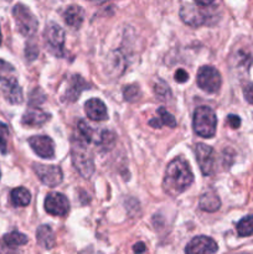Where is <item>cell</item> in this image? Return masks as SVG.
<instances>
[{
    "instance_id": "1",
    "label": "cell",
    "mask_w": 253,
    "mask_h": 254,
    "mask_svg": "<svg viewBox=\"0 0 253 254\" xmlns=\"http://www.w3.org/2000/svg\"><path fill=\"white\" fill-rule=\"evenodd\" d=\"M193 174L184 159L176 158L168 165L163 186L168 195L178 196L192 184Z\"/></svg>"
},
{
    "instance_id": "2",
    "label": "cell",
    "mask_w": 253,
    "mask_h": 254,
    "mask_svg": "<svg viewBox=\"0 0 253 254\" xmlns=\"http://www.w3.org/2000/svg\"><path fill=\"white\" fill-rule=\"evenodd\" d=\"M88 141L83 140L81 136H72L71 139V156L74 168L79 175L84 179H89L94 173L93 154L88 146Z\"/></svg>"
},
{
    "instance_id": "3",
    "label": "cell",
    "mask_w": 253,
    "mask_h": 254,
    "mask_svg": "<svg viewBox=\"0 0 253 254\" xmlns=\"http://www.w3.org/2000/svg\"><path fill=\"white\" fill-rule=\"evenodd\" d=\"M0 93L11 104H20L24 101L14 67L2 60H0Z\"/></svg>"
},
{
    "instance_id": "4",
    "label": "cell",
    "mask_w": 253,
    "mask_h": 254,
    "mask_svg": "<svg viewBox=\"0 0 253 254\" xmlns=\"http://www.w3.org/2000/svg\"><path fill=\"white\" fill-rule=\"evenodd\" d=\"M193 130L202 138H212L216 134L217 118L210 107H198L193 113Z\"/></svg>"
},
{
    "instance_id": "5",
    "label": "cell",
    "mask_w": 253,
    "mask_h": 254,
    "mask_svg": "<svg viewBox=\"0 0 253 254\" xmlns=\"http://www.w3.org/2000/svg\"><path fill=\"white\" fill-rule=\"evenodd\" d=\"M12 16H14L16 27L19 32L24 36H32L37 31L39 22L31 10L24 4H16L12 9Z\"/></svg>"
},
{
    "instance_id": "6",
    "label": "cell",
    "mask_w": 253,
    "mask_h": 254,
    "mask_svg": "<svg viewBox=\"0 0 253 254\" xmlns=\"http://www.w3.org/2000/svg\"><path fill=\"white\" fill-rule=\"evenodd\" d=\"M45 42L52 55L57 57L63 56V45H64V31L60 25L55 22H50L46 25L44 32Z\"/></svg>"
},
{
    "instance_id": "7",
    "label": "cell",
    "mask_w": 253,
    "mask_h": 254,
    "mask_svg": "<svg viewBox=\"0 0 253 254\" xmlns=\"http://www.w3.org/2000/svg\"><path fill=\"white\" fill-rule=\"evenodd\" d=\"M222 78L221 74L215 67L202 66L198 69L197 73V84L202 91L207 93H216L220 89Z\"/></svg>"
},
{
    "instance_id": "8",
    "label": "cell",
    "mask_w": 253,
    "mask_h": 254,
    "mask_svg": "<svg viewBox=\"0 0 253 254\" xmlns=\"http://www.w3.org/2000/svg\"><path fill=\"white\" fill-rule=\"evenodd\" d=\"M180 16L183 21L190 26H201V25L207 24L208 20L212 19L213 15L211 14V11L203 9L202 6L186 4L181 7Z\"/></svg>"
},
{
    "instance_id": "9",
    "label": "cell",
    "mask_w": 253,
    "mask_h": 254,
    "mask_svg": "<svg viewBox=\"0 0 253 254\" xmlns=\"http://www.w3.org/2000/svg\"><path fill=\"white\" fill-rule=\"evenodd\" d=\"M32 169H34V173L36 174L40 181L49 188H56L57 185L62 183L63 175H62V170L59 166L34 164Z\"/></svg>"
},
{
    "instance_id": "10",
    "label": "cell",
    "mask_w": 253,
    "mask_h": 254,
    "mask_svg": "<svg viewBox=\"0 0 253 254\" xmlns=\"http://www.w3.org/2000/svg\"><path fill=\"white\" fill-rule=\"evenodd\" d=\"M45 210L52 216L63 217L69 211V202L64 195L60 192H50L45 198Z\"/></svg>"
},
{
    "instance_id": "11",
    "label": "cell",
    "mask_w": 253,
    "mask_h": 254,
    "mask_svg": "<svg viewBox=\"0 0 253 254\" xmlns=\"http://www.w3.org/2000/svg\"><path fill=\"white\" fill-rule=\"evenodd\" d=\"M195 154L201 173L205 176L211 175L213 171V165H215V153H213V149L211 146L206 145V144L200 143L196 145Z\"/></svg>"
},
{
    "instance_id": "12",
    "label": "cell",
    "mask_w": 253,
    "mask_h": 254,
    "mask_svg": "<svg viewBox=\"0 0 253 254\" xmlns=\"http://www.w3.org/2000/svg\"><path fill=\"white\" fill-rule=\"evenodd\" d=\"M217 243L210 237L198 236L192 238L186 246V254H215L217 252Z\"/></svg>"
},
{
    "instance_id": "13",
    "label": "cell",
    "mask_w": 253,
    "mask_h": 254,
    "mask_svg": "<svg viewBox=\"0 0 253 254\" xmlns=\"http://www.w3.org/2000/svg\"><path fill=\"white\" fill-rule=\"evenodd\" d=\"M32 150L44 159H52L55 156V143L50 136L35 135L29 139Z\"/></svg>"
},
{
    "instance_id": "14",
    "label": "cell",
    "mask_w": 253,
    "mask_h": 254,
    "mask_svg": "<svg viewBox=\"0 0 253 254\" xmlns=\"http://www.w3.org/2000/svg\"><path fill=\"white\" fill-rule=\"evenodd\" d=\"M84 112H86L87 117L91 121L102 122L108 118V112H107L106 104L98 98H92L87 101L86 104H84Z\"/></svg>"
},
{
    "instance_id": "15",
    "label": "cell",
    "mask_w": 253,
    "mask_h": 254,
    "mask_svg": "<svg viewBox=\"0 0 253 254\" xmlns=\"http://www.w3.org/2000/svg\"><path fill=\"white\" fill-rule=\"evenodd\" d=\"M88 84L87 82L82 78L78 74H73V76L69 78L68 84H67L66 93L63 96V101L67 102H74L76 99H78V97L81 96L82 92L84 89H87Z\"/></svg>"
},
{
    "instance_id": "16",
    "label": "cell",
    "mask_w": 253,
    "mask_h": 254,
    "mask_svg": "<svg viewBox=\"0 0 253 254\" xmlns=\"http://www.w3.org/2000/svg\"><path fill=\"white\" fill-rule=\"evenodd\" d=\"M47 119L49 116L42 109L37 107H29V109L22 116L21 123L27 127H40L46 123Z\"/></svg>"
},
{
    "instance_id": "17",
    "label": "cell",
    "mask_w": 253,
    "mask_h": 254,
    "mask_svg": "<svg viewBox=\"0 0 253 254\" xmlns=\"http://www.w3.org/2000/svg\"><path fill=\"white\" fill-rule=\"evenodd\" d=\"M64 22L73 29H78L84 19V10L78 5H71L63 14Z\"/></svg>"
},
{
    "instance_id": "18",
    "label": "cell",
    "mask_w": 253,
    "mask_h": 254,
    "mask_svg": "<svg viewBox=\"0 0 253 254\" xmlns=\"http://www.w3.org/2000/svg\"><path fill=\"white\" fill-rule=\"evenodd\" d=\"M37 243L45 250H51L55 246V236L50 226L42 225L37 228L36 232Z\"/></svg>"
},
{
    "instance_id": "19",
    "label": "cell",
    "mask_w": 253,
    "mask_h": 254,
    "mask_svg": "<svg viewBox=\"0 0 253 254\" xmlns=\"http://www.w3.org/2000/svg\"><path fill=\"white\" fill-rule=\"evenodd\" d=\"M221 201L218 198L217 193L215 191H207L203 193L200 198V207L201 210L206 211V212H215L220 208Z\"/></svg>"
},
{
    "instance_id": "20",
    "label": "cell",
    "mask_w": 253,
    "mask_h": 254,
    "mask_svg": "<svg viewBox=\"0 0 253 254\" xmlns=\"http://www.w3.org/2000/svg\"><path fill=\"white\" fill-rule=\"evenodd\" d=\"M10 197H11L12 205L16 206V207H24L27 206L31 201V195H30L29 190H26L25 188H16L11 191L10 193Z\"/></svg>"
},
{
    "instance_id": "21",
    "label": "cell",
    "mask_w": 253,
    "mask_h": 254,
    "mask_svg": "<svg viewBox=\"0 0 253 254\" xmlns=\"http://www.w3.org/2000/svg\"><path fill=\"white\" fill-rule=\"evenodd\" d=\"M2 241H4V243L7 246V247L16 248V247H20V246L26 245L29 240H27V237L25 235L14 231V232H10L7 233V235H5L4 238H2Z\"/></svg>"
},
{
    "instance_id": "22",
    "label": "cell",
    "mask_w": 253,
    "mask_h": 254,
    "mask_svg": "<svg viewBox=\"0 0 253 254\" xmlns=\"http://www.w3.org/2000/svg\"><path fill=\"white\" fill-rule=\"evenodd\" d=\"M237 233L241 237L253 235V216H247L237 223Z\"/></svg>"
},
{
    "instance_id": "23",
    "label": "cell",
    "mask_w": 253,
    "mask_h": 254,
    "mask_svg": "<svg viewBox=\"0 0 253 254\" xmlns=\"http://www.w3.org/2000/svg\"><path fill=\"white\" fill-rule=\"evenodd\" d=\"M158 116H159L158 119L160 121L161 126L165 124V126L169 127V128H175L176 127V119L174 118L173 114L169 113L164 107H160V108L158 109Z\"/></svg>"
},
{
    "instance_id": "24",
    "label": "cell",
    "mask_w": 253,
    "mask_h": 254,
    "mask_svg": "<svg viewBox=\"0 0 253 254\" xmlns=\"http://www.w3.org/2000/svg\"><path fill=\"white\" fill-rule=\"evenodd\" d=\"M154 93L161 101H166V99H169L171 97L170 88H169V86L164 81H159L158 83H155V86H154Z\"/></svg>"
},
{
    "instance_id": "25",
    "label": "cell",
    "mask_w": 253,
    "mask_h": 254,
    "mask_svg": "<svg viewBox=\"0 0 253 254\" xmlns=\"http://www.w3.org/2000/svg\"><path fill=\"white\" fill-rule=\"evenodd\" d=\"M124 99L128 102H134L140 97V89L136 84H128L123 88Z\"/></svg>"
},
{
    "instance_id": "26",
    "label": "cell",
    "mask_w": 253,
    "mask_h": 254,
    "mask_svg": "<svg viewBox=\"0 0 253 254\" xmlns=\"http://www.w3.org/2000/svg\"><path fill=\"white\" fill-rule=\"evenodd\" d=\"M251 64H252V56L248 55L247 52L241 50L236 54V67H242V68L247 69Z\"/></svg>"
},
{
    "instance_id": "27",
    "label": "cell",
    "mask_w": 253,
    "mask_h": 254,
    "mask_svg": "<svg viewBox=\"0 0 253 254\" xmlns=\"http://www.w3.org/2000/svg\"><path fill=\"white\" fill-rule=\"evenodd\" d=\"M7 138H9V129L6 124L0 122V153H7Z\"/></svg>"
},
{
    "instance_id": "28",
    "label": "cell",
    "mask_w": 253,
    "mask_h": 254,
    "mask_svg": "<svg viewBox=\"0 0 253 254\" xmlns=\"http://www.w3.org/2000/svg\"><path fill=\"white\" fill-rule=\"evenodd\" d=\"M114 141H116V138H114V135L111 131H102L98 143L103 146V149L107 150V149H111L113 146Z\"/></svg>"
},
{
    "instance_id": "29",
    "label": "cell",
    "mask_w": 253,
    "mask_h": 254,
    "mask_svg": "<svg viewBox=\"0 0 253 254\" xmlns=\"http://www.w3.org/2000/svg\"><path fill=\"white\" fill-rule=\"evenodd\" d=\"M25 54H26V57L30 60V61H34V60L37 57V55H39V49H37L36 45L27 44Z\"/></svg>"
},
{
    "instance_id": "30",
    "label": "cell",
    "mask_w": 253,
    "mask_h": 254,
    "mask_svg": "<svg viewBox=\"0 0 253 254\" xmlns=\"http://www.w3.org/2000/svg\"><path fill=\"white\" fill-rule=\"evenodd\" d=\"M243 96L248 103L253 104V83H247L243 87Z\"/></svg>"
},
{
    "instance_id": "31",
    "label": "cell",
    "mask_w": 253,
    "mask_h": 254,
    "mask_svg": "<svg viewBox=\"0 0 253 254\" xmlns=\"http://www.w3.org/2000/svg\"><path fill=\"white\" fill-rule=\"evenodd\" d=\"M189 79V74L188 72L184 71V69H178V71L175 72V81L179 82V83H184V82H186Z\"/></svg>"
},
{
    "instance_id": "32",
    "label": "cell",
    "mask_w": 253,
    "mask_h": 254,
    "mask_svg": "<svg viewBox=\"0 0 253 254\" xmlns=\"http://www.w3.org/2000/svg\"><path fill=\"white\" fill-rule=\"evenodd\" d=\"M227 121H228V124H230V126L232 127L233 129L238 128V127L241 126L240 117L235 116V114H230V116H228V118H227Z\"/></svg>"
},
{
    "instance_id": "33",
    "label": "cell",
    "mask_w": 253,
    "mask_h": 254,
    "mask_svg": "<svg viewBox=\"0 0 253 254\" xmlns=\"http://www.w3.org/2000/svg\"><path fill=\"white\" fill-rule=\"evenodd\" d=\"M145 250H146V247L143 242H138L136 245H134V247H133L134 253H136V254L144 253L145 252Z\"/></svg>"
},
{
    "instance_id": "34",
    "label": "cell",
    "mask_w": 253,
    "mask_h": 254,
    "mask_svg": "<svg viewBox=\"0 0 253 254\" xmlns=\"http://www.w3.org/2000/svg\"><path fill=\"white\" fill-rule=\"evenodd\" d=\"M198 6H210L215 2V0H195Z\"/></svg>"
},
{
    "instance_id": "35",
    "label": "cell",
    "mask_w": 253,
    "mask_h": 254,
    "mask_svg": "<svg viewBox=\"0 0 253 254\" xmlns=\"http://www.w3.org/2000/svg\"><path fill=\"white\" fill-rule=\"evenodd\" d=\"M89 1H93V2H104L107 0H89Z\"/></svg>"
},
{
    "instance_id": "36",
    "label": "cell",
    "mask_w": 253,
    "mask_h": 254,
    "mask_svg": "<svg viewBox=\"0 0 253 254\" xmlns=\"http://www.w3.org/2000/svg\"><path fill=\"white\" fill-rule=\"evenodd\" d=\"M2 41V36H1V30H0V44H1Z\"/></svg>"
}]
</instances>
